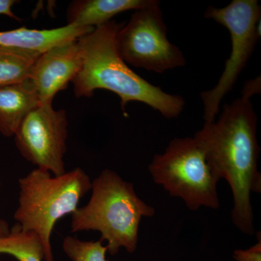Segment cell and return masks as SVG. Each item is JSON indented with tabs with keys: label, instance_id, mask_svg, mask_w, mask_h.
<instances>
[{
	"label": "cell",
	"instance_id": "6da1fadb",
	"mask_svg": "<svg viewBox=\"0 0 261 261\" xmlns=\"http://www.w3.org/2000/svg\"><path fill=\"white\" fill-rule=\"evenodd\" d=\"M257 116L250 99L225 105L217 121L205 123L194 138L216 177L226 180L233 195L231 220L245 234L255 232L252 193H260Z\"/></svg>",
	"mask_w": 261,
	"mask_h": 261
},
{
	"label": "cell",
	"instance_id": "7a4b0ae2",
	"mask_svg": "<svg viewBox=\"0 0 261 261\" xmlns=\"http://www.w3.org/2000/svg\"><path fill=\"white\" fill-rule=\"evenodd\" d=\"M121 24L108 22L78 39L82 54L80 71L72 81L76 97H91L104 89L117 94L126 113L130 102L145 103L168 119L176 118L185 106L181 96L168 94L135 73L123 61L116 47Z\"/></svg>",
	"mask_w": 261,
	"mask_h": 261
},
{
	"label": "cell",
	"instance_id": "3957f363",
	"mask_svg": "<svg viewBox=\"0 0 261 261\" xmlns=\"http://www.w3.org/2000/svg\"><path fill=\"white\" fill-rule=\"evenodd\" d=\"M91 191L88 203L71 214L72 232L99 231V240L107 242L106 246L111 255L121 248L135 252L141 221L154 216V207L139 197L132 183L112 170H103L92 181Z\"/></svg>",
	"mask_w": 261,
	"mask_h": 261
},
{
	"label": "cell",
	"instance_id": "277c9868",
	"mask_svg": "<svg viewBox=\"0 0 261 261\" xmlns=\"http://www.w3.org/2000/svg\"><path fill=\"white\" fill-rule=\"evenodd\" d=\"M18 205L15 219L23 231H33L42 242L45 261H54L50 243L57 221L71 215L90 191L92 181L81 168L60 176L35 168L18 179Z\"/></svg>",
	"mask_w": 261,
	"mask_h": 261
},
{
	"label": "cell",
	"instance_id": "5b68a950",
	"mask_svg": "<svg viewBox=\"0 0 261 261\" xmlns=\"http://www.w3.org/2000/svg\"><path fill=\"white\" fill-rule=\"evenodd\" d=\"M148 170L154 183L183 200L190 210L219 208L220 180L194 137L173 139L164 152L154 156Z\"/></svg>",
	"mask_w": 261,
	"mask_h": 261
},
{
	"label": "cell",
	"instance_id": "8992f818",
	"mask_svg": "<svg viewBox=\"0 0 261 261\" xmlns=\"http://www.w3.org/2000/svg\"><path fill=\"white\" fill-rule=\"evenodd\" d=\"M205 17L227 29L231 42V54L217 84L200 94L204 120L210 123L216 119L221 101L233 89L258 42L261 8L257 0H233L224 8L209 7Z\"/></svg>",
	"mask_w": 261,
	"mask_h": 261
},
{
	"label": "cell",
	"instance_id": "52a82bcc",
	"mask_svg": "<svg viewBox=\"0 0 261 261\" xmlns=\"http://www.w3.org/2000/svg\"><path fill=\"white\" fill-rule=\"evenodd\" d=\"M161 3L135 10L116 35L118 53L127 64L163 73L186 65L183 51L168 39Z\"/></svg>",
	"mask_w": 261,
	"mask_h": 261
},
{
	"label": "cell",
	"instance_id": "ba28073f",
	"mask_svg": "<svg viewBox=\"0 0 261 261\" xmlns=\"http://www.w3.org/2000/svg\"><path fill=\"white\" fill-rule=\"evenodd\" d=\"M24 159L54 176L66 172L64 155L68 138V118L53 104L39 105L24 118L14 136Z\"/></svg>",
	"mask_w": 261,
	"mask_h": 261
},
{
	"label": "cell",
	"instance_id": "9c48e42d",
	"mask_svg": "<svg viewBox=\"0 0 261 261\" xmlns=\"http://www.w3.org/2000/svg\"><path fill=\"white\" fill-rule=\"evenodd\" d=\"M82 65V54L78 40L51 48L38 57L29 81L39 104H53L57 93L68 87Z\"/></svg>",
	"mask_w": 261,
	"mask_h": 261
},
{
	"label": "cell",
	"instance_id": "30bf717a",
	"mask_svg": "<svg viewBox=\"0 0 261 261\" xmlns=\"http://www.w3.org/2000/svg\"><path fill=\"white\" fill-rule=\"evenodd\" d=\"M94 28L67 24L53 29H29L25 27L0 32V48L41 55L56 46L74 42Z\"/></svg>",
	"mask_w": 261,
	"mask_h": 261
},
{
	"label": "cell",
	"instance_id": "8fae6325",
	"mask_svg": "<svg viewBox=\"0 0 261 261\" xmlns=\"http://www.w3.org/2000/svg\"><path fill=\"white\" fill-rule=\"evenodd\" d=\"M158 0H76L67 10L68 24L95 28L111 21L119 13L137 10L159 3Z\"/></svg>",
	"mask_w": 261,
	"mask_h": 261
},
{
	"label": "cell",
	"instance_id": "7c38bea8",
	"mask_svg": "<svg viewBox=\"0 0 261 261\" xmlns=\"http://www.w3.org/2000/svg\"><path fill=\"white\" fill-rule=\"evenodd\" d=\"M30 81L0 88V134L14 137L24 118L39 106Z\"/></svg>",
	"mask_w": 261,
	"mask_h": 261
},
{
	"label": "cell",
	"instance_id": "4fadbf2b",
	"mask_svg": "<svg viewBox=\"0 0 261 261\" xmlns=\"http://www.w3.org/2000/svg\"><path fill=\"white\" fill-rule=\"evenodd\" d=\"M0 254H7L18 261H43L45 259L40 239L33 231H23L17 224L8 236L0 239Z\"/></svg>",
	"mask_w": 261,
	"mask_h": 261
},
{
	"label": "cell",
	"instance_id": "5bb4252c",
	"mask_svg": "<svg viewBox=\"0 0 261 261\" xmlns=\"http://www.w3.org/2000/svg\"><path fill=\"white\" fill-rule=\"evenodd\" d=\"M40 55L0 48V88L29 80Z\"/></svg>",
	"mask_w": 261,
	"mask_h": 261
},
{
	"label": "cell",
	"instance_id": "9a60e30c",
	"mask_svg": "<svg viewBox=\"0 0 261 261\" xmlns=\"http://www.w3.org/2000/svg\"><path fill=\"white\" fill-rule=\"evenodd\" d=\"M63 249L72 261H109L106 258L107 247L100 240L83 241L68 236L63 240Z\"/></svg>",
	"mask_w": 261,
	"mask_h": 261
},
{
	"label": "cell",
	"instance_id": "2e32d148",
	"mask_svg": "<svg viewBox=\"0 0 261 261\" xmlns=\"http://www.w3.org/2000/svg\"><path fill=\"white\" fill-rule=\"evenodd\" d=\"M257 242L256 244L245 249V250H234L233 257L236 261H261V237L260 232L257 233Z\"/></svg>",
	"mask_w": 261,
	"mask_h": 261
},
{
	"label": "cell",
	"instance_id": "e0dca14e",
	"mask_svg": "<svg viewBox=\"0 0 261 261\" xmlns=\"http://www.w3.org/2000/svg\"><path fill=\"white\" fill-rule=\"evenodd\" d=\"M260 79L256 78L253 80L249 81L245 84L243 91L242 97L250 99L253 94L260 93Z\"/></svg>",
	"mask_w": 261,
	"mask_h": 261
},
{
	"label": "cell",
	"instance_id": "ac0fdd59",
	"mask_svg": "<svg viewBox=\"0 0 261 261\" xmlns=\"http://www.w3.org/2000/svg\"><path fill=\"white\" fill-rule=\"evenodd\" d=\"M18 3V1L15 0H0V15H6L10 18L15 19V20H20L18 16L13 13V5Z\"/></svg>",
	"mask_w": 261,
	"mask_h": 261
},
{
	"label": "cell",
	"instance_id": "d6986e66",
	"mask_svg": "<svg viewBox=\"0 0 261 261\" xmlns=\"http://www.w3.org/2000/svg\"><path fill=\"white\" fill-rule=\"evenodd\" d=\"M10 232L9 224L4 219L0 218V239L8 236Z\"/></svg>",
	"mask_w": 261,
	"mask_h": 261
},
{
	"label": "cell",
	"instance_id": "ffe728a7",
	"mask_svg": "<svg viewBox=\"0 0 261 261\" xmlns=\"http://www.w3.org/2000/svg\"><path fill=\"white\" fill-rule=\"evenodd\" d=\"M0 188H1V185H0Z\"/></svg>",
	"mask_w": 261,
	"mask_h": 261
}]
</instances>
